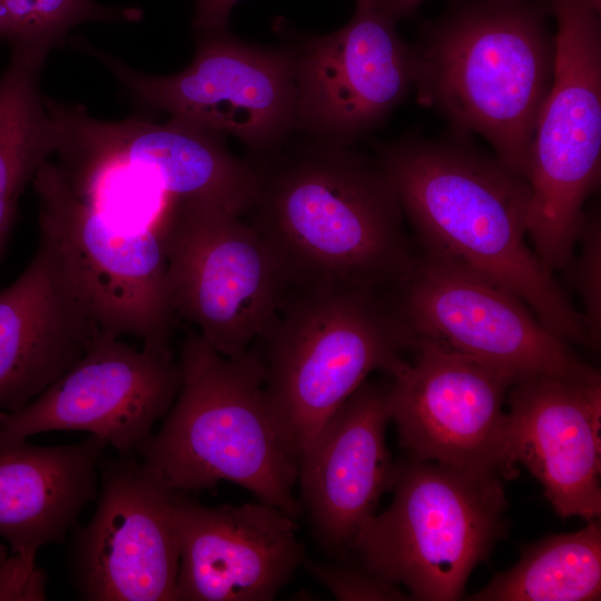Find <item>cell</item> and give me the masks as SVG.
<instances>
[{
    "label": "cell",
    "instance_id": "cell-7",
    "mask_svg": "<svg viewBox=\"0 0 601 601\" xmlns=\"http://www.w3.org/2000/svg\"><path fill=\"white\" fill-rule=\"evenodd\" d=\"M554 68L530 152L526 231L553 273L573 258L584 204L601 170L600 11L585 0H548Z\"/></svg>",
    "mask_w": 601,
    "mask_h": 601
},
{
    "label": "cell",
    "instance_id": "cell-8",
    "mask_svg": "<svg viewBox=\"0 0 601 601\" xmlns=\"http://www.w3.org/2000/svg\"><path fill=\"white\" fill-rule=\"evenodd\" d=\"M39 236L63 269L101 334L169 347L178 318L169 287L161 219L155 227L120 225L78 198L57 165L33 176Z\"/></svg>",
    "mask_w": 601,
    "mask_h": 601
},
{
    "label": "cell",
    "instance_id": "cell-5",
    "mask_svg": "<svg viewBox=\"0 0 601 601\" xmlns=\"http://www.w3.org/2000/svg\"><path fill=\"white\" fill-rule=\"evenodd\" d=\"M178 362L180 388L160 430L138 453L144 466L175 492L231 482L299 518L304 508L293 493L297 466L273 427L256 343L227 357L200 333H189Z\"/></svg>",
    "mask_w": 601,
    "mask_h": 601
},
{
    "label": "cell",
    "instance_id": "cell-20",
    "mask_svg": "<svg viewBox=\"0 0 601 601\" xmlns=\"http://www.w3.org/2000/svg\"><path fill=\"white\" fill-rule=\"evenodd\" d=\"M99 334L56 250L39 236L26 269L0 290V412L30 403Z\"/></svg>",
    "mask_w": 601,
    "mask_h": 601
},
{
    "label": "cell",
    "instance_id": "cell-14",
    "mask_svg": "<svg viewBox=\"0 0 601 601\" xmlns=\"http://www.w3.org/2000/svg\"><path fill=\"white\" fill-rule=\"evenodd\" d=\"M180 384V365L169 347L138 348L99 334L30 403L17 412H0V430L27 439L48 431H82L120 456H136L170 410Z\"/></svg>",
    "mask_w": 601,
    "mask_h": 601
},
{
    "label": "cell",
    "instance_id": "cell-9",
    "mask_svg": "<svg viewBox=\"0 0 601 601\" xmlns=\"http://www.w3.org/2000/svg\"><path fill=\"white\" fill-rule=\"evenodd\" d=\"M173 304L220 354L236 357L264 333L289 282L244 216L169 198L161 217Z\"/></svg>",
    "mask_w": 601,
    "mask_h": 601
},
{
    "label": "cell",
    "instance_id": "cell-12",
    "mask_svg": "<svg viewBox=\"0 0 601 601\" xmlns=\"http://www.w3.org/2000/svg\"><path fill=\"white\" fill-rule=\"evenodd\" d=\"M394 295L413 341L434 342L516 381L595 370L515 294L454 262L422 252Z\"/></svg>",
    "mask_w": 601,
    "mask_h": 601
},
{
    "label": "cell",
    "instance_id": "cell-27",
    "mask_svg": "<svg viewBox=\"0 0 601 601\" xmlns=\"http://www.w3.org/2000/svg\"><path fill=\"white\" fill-rule=\"evenodd\" d=\"M35 560L36 555L14 552L0 559V601L47 599V577Z\"/></svg>",
    "mask_w": 601,
    "mask_h": 601
},
{
    "label": "cell",
    "instance_id": "cell-15",
    "mask_svg": "<svg viewBox=\"0 0 601 601\" xmlns=\"http://www.w3.org/2000/svg\"><path fill=\"white\" fill-rule=\"evenodd\" d=\"M296 126L316 141L351 146L414 87L415 53L376 1L356 3L339 30L293 50Z\"/></svg>",
    "mask_w": 601,
    "mask_h": 601
},
{
    "label": "cell",
    "instance_id": "cell-25",
    "mask_svg": "<svg viewBox=\"0 0 601 601\" xmlns=\"http://www.w3.org/2000/svg\"><path fill=\"white\" fill-rule=\"evenodd\" d=\"M579 240L582 242L580 257L569 265L573 267L572 283L584 304V312L581 314L585 346L597 349L601 336V227L597 215H585Z\"/></svg>",
    "mask_w": 601,
    "mask_h": 601
},
{
    "label": "cell",
    "instance_id": "cell-30",
    "mask_svg": "<svg viewBox=\"0 0 601 601\" xmlns=\"http://www.w3.org/2000/svg\"><path fill=\"white\" fill-rule=\"evenodd\" d=\"M6 554H7L6 549L2 545H0V559L3 558Z\"/></svg>",
    "mask_w": 601,
    "mask_h": 601
},
{
    "label": "cell",
    "instance_id": "cell-31",
    "mask_svg": "<svg viewBox=\"0 0 601 601\" xmlns=\"http://www.w3.org/2000/svg\"><path fill=\"white\" fill-rule=\"evenodd\" d=\"M376 0H356V3H366V2H373Z\"/></svg>",
    "mask_w": 601,
    "mask_h": 601
},
{
    "label": "cell",
    "instance_id": "cell-11",
    "mask_svg": "<svg viewBox=\"0 0 601 601\" xmlns=\"http://www.w3.org/2000/svg\"><path fill=\"white\" fill-rule=\"evenodd\" d=\"M411 353L388 383L406 456L515 477L504 406L516 380L431 341L414 339Z\"/></svg>",
    "mask_w": 601,
    "mask_h": 601
},
{
    "label": "cell",
    "instance_id": "cell-19",
    "mask_svg": "<svg viewBox=\"0 0 601 601\" xmlns=\"http://www.w3.org/2000/svg\"><path fill=\"white\" fill-rule=\"evenodd\" d=\"M388 383L365 381L331 416L297 465L302 504L319 543L343 556L391 490Z\"/></svg>",
    "mask_w": 601,
    "mask_h": 601
},
{
    "label": "cell",
    "instance_id": "cell-13",
    "mask_svg": "<svg viewBox=\"0 0 601 601\" xmlns=\"http://www.w3.org/2000/svg\"><path fill=\"white\" fill-rule=\"evenodd\" d=\"M91 520L72 530L70 572L91 601L175 600L179 540L176 493L136 456L102 459Z\"/></svg>",
    "mask_w": 601,
    "mask_h": 601
},
{
    "label": "cell",
    "instance_id": "cell-29",
    "mask_svg": "<svg viewBox=\"0 0 601 601\" xmlns=\"http://www.w3.org/2000/svg\"><path fill=\"white\" fill-rule=\"evenodd\" d=\"M424 0H376L378 7L394 20L416 10Z\"/></svg>",
    "mask_w": 601,
    "mask_h": 601
},
{
    "label": "cell",
    "instance_id": "cell-1",
    "mask_svg": "<svg viewBox=\"0 0 601 601\" xmlns=\"http://www.w3.org/2000/svg\"><path fill=\"white\" fill-rule=\"evenodd\" d=\"M463 137L402 138L375 158L422 252L502 285L558 338L585 345L582 314L525 243L528 181Z\"/></svg>",
    "mask_w": 601,
    "mask_h": 601
},
{
    "label": "cell",
    "instance_id": "cell-26",
    "mask_svg": "<svg viewBox=\"0 0 601 601\" xmlns=\"http://www.w3.org/2000/svg\"><path fill=\"white\" fill-rule=\"evenodd\" d=\"M306 570L341 601H404L411 600L401 585L371 570L345 563L306 561Z\"/></svg>",
    "mask_w": 601,
    "mask_h": 601
},
{
    "label": "cell",
    "instance_id": "cell-6",
    "mask_svg": "<svg viewBox=\"0 0 601 601\" xmlns=\"http://www.w3.org/2000/svg\"><path fill=\"white\" fill-rule=\"evenodd\" d=\"M502 480L406 456L394 466L392 504L365 523L352 550L411 600H461L470 574L505 533Z\"/></svg>",
    "mask_w": 601,
    "mask_h": 601
},
{
    "label": "cell",
    "instance_id": "cell-28",
    "mask_svg": "<svg viewBox=\"0 0 601 601\" xmlns=\"http://www.w3.org/2000/svg\"><path fill=\"white\" fill-rule=\"evenodd\" d=\"M239 0H196L194 28L204 33L223 31Z\"/></svg>",
    "mask_w": 601,
    "mask_h": 601
},
{
    "label": "cell",
    "instance_id": "cell-23",
    "mask_svg": "<svg viewBox=\"0 0 601 601\" xmlns=\"http://www.w3.org/2000/svg\"><path fill=\"white\" fill-rule=\"evenodd\" d=\"M601 597L600 520L575 532L543 538L497 573L472 601H594Z\"/></svg>",
    "mask_w": 601,
    "mask_h": 601
},
{
    "label": "cell",
    "instance_id": "cell-17",
    "mask_svg": "<svg viewBox=\"0 0 601 601\" xmlns=\"http://www.w3.org/2000/svg\"><path fill=\"white\" fill-rule=\"evenodd\" d=\"M175 600L269 601L304 561L297 523L269 504L206 506L176 493Z\"/></svg>",
    "mask_w": 601,
    "mask_h": 601
},
{
    "label": "cell",
    "instance_id": "cell-4",
    "mask_svg": "<svg viewBox=\"0 0 601 601\" xmlns=\"http://www.w3.org/2000/svg\"><path fill=\"white\" fill-rule=\"evenodd\" d=\"M277 439L297 466L331 416L380 371L392 376L413 336L394 293L352 286L289 287L255 342Z\"/></svg>",
    "mask_w": 601,
    "mask_h": 601
},
{
    "label": "cell",
    "instance_id": "cell-10",
    "mask_svg": "<svg viewBox=\"0 0 601 601\" xmlns=\"http://www.w3.org/2000/svg\"><path fill=\"white\" fill-rule=\"evenodd\" d=\"M190 65L150 76L91 50L140 102L170 120L224 136L258 154H276L296 126L293 50L263 48L225 31L204 33Z\"/></svg>",
    "mask_w": 601,
    "mask_h": 601
},
{
    "label": "cell",
    "instance_id": "cell-24",
    "mask_svg": "<svg viewBox=\"0 0 601 601\" xmlns=\"http://www.w3.org/2000/svg\"><path fill=\"white\" fill-rule=\"evenodd\" d=\"M138 16L137 10L109 9L93 0H0V38L12 49L47 57L81 22L131 21Z\"/></svg>",
    "mask_w": 601,
    "mask_h": 601
},
{
    "label": "cell",
    "instance_id": "cell-22",
    "mask_svg": "<svg viewBox=\"0 0 601 601\" xmlns=\"http://www.w3.org/2000/svg\"><path fill=\"white\" fill-rule=\"evenodd\" d=\"M45 56L12 49L0 77V259L20 195L59 148V129L40 92Z\"/></svg>",
    "mask_w": 601,
    "mask_h": 601
},
{
    "label": "cell",
    "instance_id": "cell-16",
    "mask_svg": "<svg viewBox=\"0 0 601 601\" xmlns=\"http://www.w3.org/2000/svg\"><path fill=\"white\" fill-rule=\"evenodd\" d=\"M59 129L60 168L115 165L152 178L169 198L245 216L262 183L260 166L234 156L223 136L174 120L105 121L83 107L45 98Z\"/></svg>",
    "mask_w": 601,
    "mask_h": 601
},
{
    "label": "cell",
    "instance_id": "cell-21",
    "mask_svg": "<svg viewBox=\"0 0 601 601\" xmlns=\"http://www.w3.org/2000/svg\"><path fill=\"white\" fill-rule=\"evenodd\" d=\"M107 443L39 446L0 430V536L11 552L36 555L62 543L98 493Z\"/></svg>",
    "mask_w": 601,
    "mask_h": 601
},
{
    "label": "cell",
    "instance_id": "cell-18",
    "mask_svg": "<svg viewBox=\"0 0 601 601\" xmlns=\"http://www.w3.org/2000/svg\"><path fill=\"white\" fill-rule=\"evenodd\" d=\"M506 405L515 464H523L541 483L559 516L600 520L599 371L520 378Z\"/></svg>",
    "mask_w": 601,
    "mask_h": 601
},
{
    "label": "cell",
    "instance_id": "cell-3",
    "mask_svg": "<svg viewBox=\"0 0 601 601\" xmlns=\"http://www.w3.org/2000/svg\"><path fill=\"white\" fill-rule=\"evenodd\" d=\"M546 12L530 0L462 3L414 49L417 101L442 114L457 135L485 138L496 158L525 180L553 79Z\"/></svg>",
    "mask_w": 601,
    "mask_h": 601
},
{
    "label": "cell",
    "instance_id": "cell-2",
    "mask_svg": "<svg viewBox=\"0 0 601 601\" xmlns=\"http://www.w3.org/2000/svg\"><path fill=\"white\" fill-rule=\"evenodd\" d=\"M259 166V194L245 216L276 253L289 287L395 293L416 254L376 159L313 140Z\"/></svg>",
    "mask_w": 601,
    "mask_h": 601
}]
</instances>
